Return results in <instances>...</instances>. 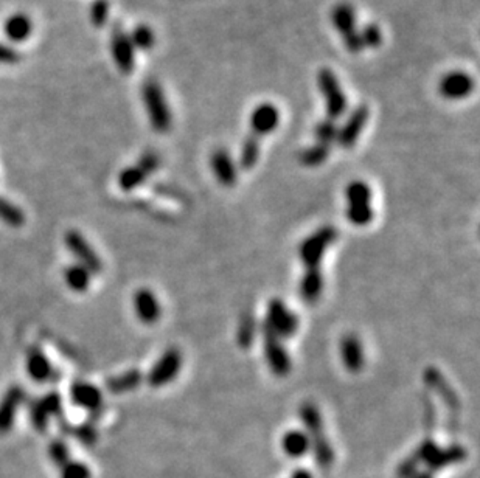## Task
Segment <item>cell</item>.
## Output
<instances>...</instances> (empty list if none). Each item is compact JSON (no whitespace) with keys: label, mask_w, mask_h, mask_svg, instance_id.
<instances>
[{"label":"cell","mask_w":480,"mask_h":478,"mask_svg":"<svg viewBox=\"0 0 480 478\" xmlns=\"http://www.w3.org/2000/svg\"><path fill=\"white\" fill-rule=\"evenodd\" d=\"M467 458V451L460 444H451L445 449L439 447L437 451L429 456V460L426 461V467L429 472H439L443 467L455 465V463H460Z\"/></svg>","instance_id":"obj_21"},{"label":"cell","mask_w":480,"mask_h":478,"mask_svg":"<svg viewBox=\"0 0 480 478\" xmlns=\"http://www.w3.org/2000/svg\"><path fill=\"white\" fill-rule=\"evenodd\" d=\"M260 154H261V139H258V137L254 134H249L241 144L238 166L241 170H246V171L252 170L258 163Z\"/></svg>","instance_id":"obj_27"},{"label":"cell","mask_w":480,"mask_h":478,"mask_svg":"<svg viewBox=\"0 0 480 478\" xmlns=\"http://www.w3.org/2000/svg\"><path fill=\"white\" fill-rule=\"evenodd\" d=\"M142 100L153 129L159 134H167L173 126V115H171V109L160 84L154 79H149L143 84Z\"/></svg>","instance_id":"obj_2"},{"label":"cell","mask_w":480,"mask_h":478,"mask_svg":"<svg viewBox=\"0 0 480 478\" xmlns=\"http://www.w3.org/2000/svg\"><path fill=\"white\" fill-rule=\"evenodd\" d=\"M314 137H316L317 143L331 146L333 143H336V139H338V125H336L334 120L324 118L316 125Z\"/></svg>","instance_id":"obj_33"},{"label":"cell","mask_w":480,"mask_h":478,"mask_svg":"<svg viewBox=\"0 0 480 478\" xmlns=\"http://www.w3.org/2000/svg\"><path fill=\"white\" fill-rule=\"evenodd\" d=\"M423 405H425V423L427 429H432L434 424H435V409H434V404L432 400L427 395H423Z\"/></svg>","instance_id":"obj_45"},{"label":"cell","mask_w":480,"mask_h":478,"mask_svg":"<svg viewBox=\"0 0 480 478\" xmlns=\"http://www.w3.org/2000/svg\"><path fill=\"white\" fill-rule=\"evenodd\" d=\"M331 22L336 32L339 33L343 47L347 48L348 53L359 55L364 47L359 36V27H357L356 11L350 4L341 2L331 10Z\"/></svg>","instance_id":"obj_3"},{"label":"cell","mask_w":480,"mask_h":478,"mask_svg":"<svg viewBox=\"0 0 480 478\" xmlns=\"http://www.w3.org/2000/svg\"><path fill=\"white\" fill-rule=\"evenodd\" d=\"M264 323L278 339H289L299 329V318L286 306L284 301L274 299L268 304V314Z\"/></svg>","instance_id":"obj_6"},{"label":"cell","mask_w":480,"mask_h":478,"mask_svg":"<svg viewBox=\"0 0 480 478\" xmlns=\"http://www.w3.org/2000/svg\"><path fill=\"white\" fill-rule=\"evenodd\" d=\"M336 238H338L336 228L327 226L314 231L313 235L305 239L299 250L305 269H320L322 259H324L328 247H331V244L336 241Z\"/></svg>","instance_id":"obj_5"},{"label":"cell","mask_w":480,"mask_h":478,"mask_svg":"<svg viewBox=\"0 0 480 478\" xmlns=\"http://www.w3.org/2000/svg\"><path fill=\"white\" fill-rule=\"evenodd\" d=\"M39 400H41L42 405H44V409L47 410L50 418L61 415V411H62V400H61V396L56 393V391H50V393L39 397Z\"/></svg>","instance_id":"obj_41"},{"label":"cell","mask_w":480,"mask_h":478,"mask_svg":"<svg viewBox=\"0 0 480 478\" xmlns=\"http://www.w3.org/2000/svg\"><path fill=\"white\" fill-rule=\"evenodd\" d=\"M476 87V81L469 74L463 70H453L443 75L439 81L440 97L449 101H460L469 97Z\"/></svg>","instance_id":"obj_10"},{"label":"cell","mask_w":480,"mask_h":478,"mask_svg":"<svg viewBox=\"0 0 480 478\" xmlns=\"http://www.w3.org/2000/svg\"><path fill=\"white\" fill-rule=\"evenodd\" d=\"M317 87L325 101L327 118L334 121L339 120L347 112L348 98L331 69L324 67L317 71Z\"/></svg>","instance_id":"obj_4"},{"label":"cell","mask_w":480,"mask_h":478,"mask_svg":"<svg viewBox=\"0 0 480 478\" xmlns=\"http://www.w3.org/2000/svg\"><path fill=\"white\" fill-rule=\"evenodd\" d=\"M143 379L145 378H143L140 369H128V371L125 373L107 379L106 387L112 395H121V393H128V391H132L137 388L143 382Z\"/></svg>","instance_id":"obj_25"},{"label":"cell","mask_w":480,"mask_h":478,"mask_svg":"<svg viewBox=\"0 0 480 478\" xmlns=\"http://www.w3.org/2000/svg\"><path fill=\"white\" fill-rule=\"evenodd\" d=\"M27 373L34 382H38V383H44L52 379L53 367L52 364H50V360L46 357V354L42 353L39 348L33 346L28 350Z\"/></svg>","instance_id":"obj_22"},{"label":"cell","mask_w":480,"mask_h":478,"mask_svg":"<svg viewBox=\"0 0 480 478\" xmlns=\"http://www.w3.org/2000/svg\"><path fill=\"white\" fill-rule=\"evenodd\" d=\"M134 309L139 320L145 325H153L160 318L162 308L159 299L149 289H140L134 295Z\"/></svg>","instance_id":"obj_17"},{"label":"cell","mask_w":480,"mask_h":478,"mask_svg":"<svg viewBox=\"0 0 480 478\" xmlns=\"http://www.w3.org/2000/svg\"><path fill=\"white\" fill-rule=\"evenodd\" d=\"M347 217L348 221L355 224V226L364 227L373 219V208L371 204H361V205H348L347 208Z\"/></svg>","instance_id":"obj_37"},{"label":"cell","mask_w":480,"mask_h":478,"mask_svg":"<svg viewBox=\"0 0 480 478\" xmlns=\"http://www.w3.org/2000/svg\"><path fill=\"white\" fill-rule=\"evenodd\" d=\"M255 336H256L255 318L252 317V314L242 315L240 326H238V332H236V339H238L240 346L249 348L250 345H252Z\"/></svg>","instance_id":"obj_34"},{"label":"cell","mask_w":480,"mask_h":478,"mask_svg":"<svg viewBox=\"0 0 480 478\" xmlns=\"http://www.w3.org/2000/svg\"><path fill=\"white\" fill-rule=\"evenodd\" d=\"M25 401V390L19 385L11 387L0 401V433H8L13 429L18 409Z\"/></svg>","instance_id":"obj_16"},{"label":"cell","mask_w":480,"mask_h":478,"mask_svg":"<svg viewBox=\"0 0 480 478\" xmlns=\"http://www.w3.org/2000/svg\"><path fill=\"white\" fill-rule=\"evenodd\" d=\"M71 433L75 435L76 439L83 443L84 446H94L97 443V438H98V433L95 430L94 425L90 424H81V425H76Z\"/></svg>","instance_id":"obj_40"},{"label":"cell","mask_w":480,"mask_h":478,"mask_svg":"<svg viewBox=\"0 0 480 478\" xmlns=\"http://www.w3.org/2000/svg\"><path fill=\"white\" fill-rule=\"evenodd\" d=\"M182 368V354L177 348H168L165 351L160 359L156 362V365L151 368V371L148 373V383L154 388H159L167 385V383L173 382L179 371Z\"/></svg>","instance_id":"obj_8"},{"label":"cell","mask_w":480,"mask_h":478,"mask_svg":"<svg viewBox=\"0 0 480 478\" xmlns=\"http://www.w3.org/2000/svg\"><path fill=\"white\" fill-rule=\"evenodd\" d=\"M250 130L258 139L270 135L280 125V111L274 103H261L254 107L249 118Z\"/></svg>","instance_id":"obj_14"},{"label":"cell","mask_w":480,"mask_h":478,"mask_svg":"<svg viewBox=\"0 0 480 478\" xmlns=\"http://www.w3.org/2000/svg\"><path fill=\"white\" fill-rule=\"evenodd\" d=\"M0 221L11 227H22L25 224V213L13 202L0 196Z\"/></svg>","instance_id":"obj_30"},{"label":"cell","mask_w":480,"mask_h":478,"mask_svg":"<svg viewBox=\"0 0 480 478\" xmlns=\"http://www.w3.org/2000/svg\"><path fill=\"white\" fill-rule=\"evenodd\" d=\"M329 148L331 146H327V144L316 142L311 144V146H308L300 152L299 161L303 166H308V168H316V166L322 165L328 158Z\"/></svg>","instance_id":"obj_29"},{"label":"cell","mask_w":480,"mask_h":478,"mask_svg":"<svg viewBox=\"0 0 480 478\" xmlns=\"http://www.w3.org/2000/svg\"><path fill=\"white\" fill-rule=\"evenodd\" d=\"M263 340H264V357L268 360V365L272 373L277 376H286L291 371V357L288 351L274 332H272L266 323L261 326Z\"/></svg>","instance_id":"obj_9"},{"label":"cell","mask_w":480,"mask_h":478,"mask_svg":"<svg viewBox=\"0 0 480 478\" xmlns=\"http://www.w3.org/2000/svg\"><path fill=\"white\" fill-rule=\"evenodd\" d=\"M341 359L350 373H359L365 364L364 348L361 340L355 334L343 336L341 340Z\"/></svg>","instance_id":"obj_18"},{"label":"cell","mask_w":480,"mask_h":478,"mask_svg":"<svg viewBox=\"0 0 480 478\" xmlns=\"http://www.w3.org/2000/svg\"><path fill=\"white\" fill-rule=\"evenodd\" d=\"M70 397L78 407L90 411H100L103 405V395L98 387L88 382H75L70 387Z\"/></svg>","instance_id":"obj_20"},{"label":"cell","mask_w":480,"mask_h":478,"mask_svg":"<svg viewBox=\"0 0 480 478\" xmlns=\"http://www.w3.org/2000/svg\"><path fill=\"white\" fill-rule=\"evenodd\" d=\"M160 166V157L154 151L143 154L139 162L123 170L118 176V185L123 191H131L142 185Z\"/></svg>","instance_id":"obj_7"},{"label":"cell","mask_w":480,"mask_h":478,"mask_svg":"<svg viewBox=\"0 0 480 478\" xmlns=\"http://www.w3.org/2000/svg\"><path fill=\"white\" fill-rule=\"evenodd\" d=\"M20 56L8 43L0 42V64H16L19 62Z\"/></svg>","instance_id":"obj_44"},{"label":"cell","mask_w":480,"mask_h":478,"mask_svg":"<svg viewBox=\"0 0 480 478\" xmlns=\"http://www.w3.org/2000/svg\"><path fill=\"white\" fill-rule=\"evenodd\" d=\"M129 38H131L134 48L135 50H143V52H148V50H151L156 43L154 32L151 30V27H148L145 24L135 27Z\"/></svg>","instance_id":"obj_32"},{"label":"cell","mask_w":480,"mask_h":478,"mask_svg":"<svg viewBox=\"0 0 480 478\" xmlns=\"http://www.w3.org/2000/svg\"><path fill=\"white\" fill-rule=\"evenodd\" d=\"M66 285L75 292H85L90 285V272L81 264L70 266L64 272Z\"/></svg>","instance_id":"obj_28"},{"label":"cell","mask_w":480,"mask_h":478,"mask_svg":"<svg viewBox=\"0 0 480 478\" xmlns=\"http://www.w3.org/2000/svg\"><path fill=\"white\" fill-rule=\"evenodd\" d=\"M109 2L107 0H95L90 6V20L97 27H103L109 19Z\"/></svg>","instance_id":"obj_39"},{"label":"cell","mask_w":480,"mask_h":478,"mask_svg":"<svg viewBox=\"0 0 480 478\" xmlns=\"http://www.w3.org/2000/svg\"><path fill=\"white\" fill-rule=\"evenodd\" d=\"M61 478H90V469L80 461H69L62 467Z\"/></svg>","instance_id":"obj_42"},{"label":"cell","mask_w":480,"mask_h":478,"mask_svg":"<svg viewBox=\"0 0 480 478\" xmlns=\"http://www.w3.org/2000/svg\"><path fill=\"white\" fill-rule=\"evenodd\" d=\"M359 36L364 48H378L381 47V43L384 41L383 30L376 24H373V22H369V24H365L362 28H359Z\"/></svg>","instance_id":"obj_35"},{"label":"cell","mask_w":480,"mask_h":478,"mask_svg":"<svg viewBox=\"0 0 480 478\" xmlns=\"http://www.w3.org/2000/svg\"><path fill=\"white\" fill-rule=\"evenodd\" d=\"M300 419L305 425V433L310 438V447L317 466L322 469L331 467L334 463V451L325 435L319 409L311 402H305L300 407Z\"/></svg>","instance_id":"obj_1"},{"label":"cell","mask_w":480,"mask_h":478,"mask_svg":"<svg viewBox=\"0 0 480 478\" xmlns=\"http://www.w3.org/2000/svg\"><path fill=\"white\" fill-rule=\"evenodd\" d=\"M348 205H361L370 204L371 202V190L370 186L362 182V180H355L350 184L345 190Z\"/></svg>","instance_id":"obj_31"},{"label":"cell","mask_w":480,"mask_h":478,"mask_svg":"<svg viewBox=\"0 0 480 478\" xmlns=\"http://www.w3.org/2000/svg\"><path fill=\"white\" fill-rule=\"evenodd\" d=\"M291 478H313V474L308 469L299 467L291 474Z\"/></svg>","instance_id":"obj_46"},{"label":"cell","mask_w":480,"mask_h":478,"mask_svg":"<svg viewBox=\"0 0 480 478\" xmlns=\"http://www.w3.org/2000/svg\"><path fill=\"white\" fill-rule=\"evenodd\" d=\"M28 416H30V421L36 430L38 432L47 430L50 415L44 409V405H42L41 400H34L30 402V405H28Z\"/></svg>","instance_id":"obj_36"},{"label":"cell","mask_w":480,"mask_h":478,"mask_svg":"<svg viewBox=\"0 0 480 478\" xmlns=\"http://www.w3.org/2000/svg\"><path fill=\"white\" fill-rule=\"evenodd\" d=\"M33 33V22L25 13H14L4 22V34L11 42H25Z\"/></svg>","instance_id":"obj_23"},{"label":"cell","mask_w":480,"mask_h":478,"mask_svg":"<svg viewBox=\"0 0 480 478\" xmlns=\"http://www.w3.org/2000/svg\"><path fill=\"white\" fill-rule=\"evenodd\" d=\"M284 453L291 458H302L303 455L310 452V438L302 430H289L284 433L282 439Z\"/></svg>","instance_id":"obj_26"},{"label":"cell","mask_w":480,"mask_h":478,"mask_svg":"<svg viewBox=\"0 0 480 478\" xmlns=\"http://www.w3.org/2000/svg\"><path fill=\"white\" fill-rule=\"evenodd\" d=\"M48 455L58 467H64L70 461L69 447L62 439H53L48 447Z\"/></svg>","instance_id":"obj_38"},{"label":"cell","mask_w":480,"mask_h":478,"mask_svg":"<svg viewBox=\"0 0 480 478\" xmlns=\"http://www.w3.org/2000/svg\"><path fill=\"white\" fill-rule=\"evenodd\" d=\"M370 118V109L365 104H359L355 107L352 114L348 115L345 123L341 128H338V139L336 143L339 144L341 148L350 149L353 148L355 144L359 140V137L362 134V130L367 125V121Z\"/></svg>","instance_id":"obj_11"},{"label":"cell","mask_w":480,"mask_h":478,"mask_svg":"<svg viewBox=\"0 0 480 478\" xmlns=\"http://www.w3.org/2000/svg\"><path fill=\"white\" fill-rule=\"evenodd\" d=\"M111 50L114 62H116L117 69L121 74H132L135 65V48L129 34H126L121 27L114 28L111 38Z\"/></svg>","instance_id":"obj_13"},{"label":"cell","mask_w":480,"mask_h":478,"mask_svg":"<svg viewBox=\"0 0 480 478\" xmlns=\"http://www.w3.org/2000/svg\"><path fill=\"white\" fill-rule=\"evenodd\" d=\"M425 383L431 388L437 396H440L443 402L446 404V407L451 411H457L460 409V404H458V397L455 395V391L451 388L448 381L443 378L439 369L434 367H427L425 369Z\"/></svg>","instance_id":"obj_19"},{"label":"cell","mask_w":480,"mask_h":478,"mask_svg":"<svg viewBox=\"0 0 480 478\" xmlns=\"http://www.w3.org/2000/svg\"><path fill=\"white\" fill-rule=\"evenodd\" d=\"M411 478H434V474L429 472L427 469L426 470H420V472L417 470V472H415Z\"/></svg>","instance_id":"obj_47"},{"label":"cell","mask_w":480,"mask_h":478,"mask_svg":"<svg viewBox=\"0 0 480 478\" xmlns=\"http://www.w3.org/2000/svg\"><path fill=\"white\" fill-rule=\"evenodd\" d=\"M418 466H420L418 460L415 458L413 455H411V456H407L406 460L401 461V465L397 469V474L399 478H411L418 470Z\"/></svg>","instance_id":"obj_43"},{"label":"cell","mask_w":480,"mask_h":478,"mask_svg":"<svg viewBox=\"0 0 480 478\" xmlns=\"http://www.w3.org/2000/svg\"><path fill=\"white\" fill-rule=\"evenodd\" d=\"M324 291V275L320 269H305L303 278L300 281V295L306 303H316Z\"/></svg>","instance_id":"obj_24"},{"label":"cell","mask_w":480,"mask_h":478,"mask_svg":"<svg viewBox=\"0 0 480 478\" xmlns=\"http://www.w3.org/2000/svg\"><path fill=\"white\" fill-rule=\"evenodd\" d=\"M212 171L223 186H233L238 179V165L235 163L231 152L224 148L214 149L210 158Z\"/></svg>","instance_id":"obj_15"},{"label":"cell","mask_w":480,"mask_h":478,"mask_svg":"<svg viewBox=\"0 0 480 478\" xmlns=\"http://www.w3.org/2000/svg\"><path fill=\"white\" fill-rule=\"evenodd\" d=\"M66 245L70 250L71 255H74L83 267H85L90 273H100L103 269V263L100 257L95 253V250L90 247V244L88 243L80 231L70 230L66 233Z\"/></svg>","instance_id":"obj_12"}]
</instances>
